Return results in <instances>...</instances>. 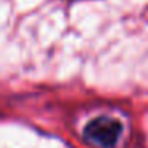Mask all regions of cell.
<instances>
[{"mask_svg":"<svg viewBox=\"0 0 148 148\" xmlns=\"http://www.w3.org/2000/svg\"><path fill=\"white\" fill-rule=\"evenodd\" d=\"M121 132H123V124L119 123V119L102 115L91 119L84 127L83 134L84 138L96 147L113 148L118 143Z\"/></svg>","mask_w":148,"mask_h":148,"instance_id":"6da1fadb","label":"cell"}]
</instances>
